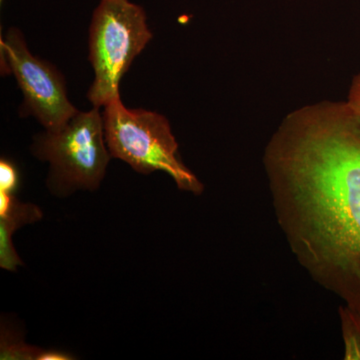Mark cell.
I'll list each match as a JSON object with an SVG mask.
<instances>
[{
	"instance_id": "obj_1",
	"label": "cell",
	"mask_w": 360,
	"mask_h": 360,
	"mask_svg": "<svg viewBox=\"0 0 360 360\" xmlns=\"http://www.w3.org/2000/svg\"><path fill=\"white\" fill-rule=\"evenodd\" d=\"M266 167L293 252L360 314V116L347 101L295 111L270 142Z\"/></svg>"
},
{
	"instance_id": "obj_2",
	"label": "cell",
	"mask_w": 360,
	"mask_h": 360,
	"mask_svg": "<svg viewBox=\"0 0 360 360\" xmlns=\"http://www.w3.org/2000/svg\"><path fill=\"white\" fill-rule=\"evenodd\" d=\"M103 108L104 134L112 158L129 163L139 174L165 172L181 191L202 193L200 180L179 158V146L165 116L153 111L129 110L120 96Z\"/></svg>"
},
{
	"instance_id": "obj_3",
	"label": "cell",
	"mask_w": 360,
	"mask_h": 360,
	"mask_svg": "<svg viewBox=\"0 0 360 360\" xmlns=\"http://www.w3.org/2000/svg\"><path fill=\"white\" fill-rule=\"evenodd\" d=\"M153 39L141 6L129 0H101L92 14L89 59L94 80L89 97L104 108L120 96V84L134 58Z\"/></svg>"
},
{
	"instance_id": "obj_4",
	"label": "cell",
	"mask_w": 360,
	"mask_h": 360,
	"mask_svg": "<svg viewBox=\"0 0 360 360\" xmlns=\"http://www.w3.org/2000/svg\"><path fill=\"white\" fill-rule=\"evenodd\" d=\"M32 150L40 160L51 163V187L65 193L98 188L111 156L103 113L98 108L78 111L63 127L39 135Z\"/></svg>"
},
{
	"instance_id": "obj_5",
	"label": "cell",
	"mask_w": 360,
	"mask_h": 360,
	"mask_svg": "<svg viewBox=\"0 0 360 360\" xmlns=\"http://www.w3.org/2000/svg\"><path fill=\"white\" fill-rule=\"evenodd\" d=\"M0 46L6 73H13L25 97L21 115L34 116L45 129L63 127L77 115L63 75L51 63L33 56L18 28H9Z\"/></svg>"
},
{
	"instance_id": "obj_6",
	"label": "cell",
	"mask_w": 360,
	"mask_h": 360,
	"mask_svg": "<svg viewBox=\"0 0 360 360\" xmlns=\"http://www.w3.org/2000/svg\"><path fill=\"white\" fill-rule=\"evenodd\" d=\"M42 219L39 206L32 203H22L13 195L11 205L6 212L0 213V266L15 271L22 265L13 243L14 232L26 224H34Z\"/></svg>"
},
{
	"instance_id": "obj_7",
	"label": "cell",
	"mask_w": 360,
	"mask_h": 360,
	"mask_svg": "<svg viewBox=\"0 0 360 360\" xmlns=\"http://www.w3.org/2000/svg\"><path fill=\"white\" fill-rule=\"evenodd\" d=\"M0 359L37 360L41 348L32 347L21 340L20 333L2 324L0 338Z\"/></svg>"
},
{
	"instance_id": "obj_8",
	"label": "cell",
	"mask_w": 360,
	"mask_h": 360,
	"mask_svg": "<svg viewBox=\"0 0 360 360\" xmlns=\"http://www.w3.org/2000/svg\"><path fill=\"white\" fill-rule=\"evenodd\" d=\"M345 348L352 359H360V316L354 317L345 331Z\"/></svg>"
},
{
	"instance_id": "obj_9",
	"label": "cell",
	"mask_w": 360,
	"mask_h": 360,
	"mask_svg": "<svg viewBox=\"0 0 360 360\" xmlns=\"http://www.w3.org/2000/svg\"><path fill=\"white\" fill-rule=\"evenodd\" d=\"M18 184V172L15 167L6 160L0 161V191L13 193Z\"/></svg>"
},
{
	"instance_id": "obj_10",
	"label": "cell",
	"mask_w": 360,
	"mask_h": 360,
	"mask_svg": "<svg viewBox=\"0 0 360 360\" xmlns=\"http://www.w3.org/2000/svg\"><path fill=\"white\" fill-rule=\"evenodd\" d=\"M347 103L360 116V73L352 80L350 86L349 94H348Z\"/></svg>"
},
{
	"instance_id": "obj_11",
	"label": "cell",
	"mask_w": 360,
	"mask_h": 360,
	"mask_svg": "<svg viewBox=\"0 0 360 360\" xmlns=\"http://www.w3.org/2000/svg\"><path fill=\"white\" fill-rule=\"evenodd\" d=\"M75 359L72 355L66 354V352H58V350H41L37 360H70Z\"/></svg>"
}]
</instances>
